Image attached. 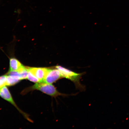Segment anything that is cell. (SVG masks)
<instances>
[{
	"mask_svg": "<svg viewBox=\"0 0 129 129\" xmlns=\"http://www.w3.org/2000/svg\"><path fill=\"white\" fill-rule=\"evenodd\" d=\"M10 71H18L24 67L17 59L12 58L10 59Z\"/></svg>",
	"mask_w": 129,
	"mask_h": 129,
	"instance_id": "cell-6",
	"label": "cell"
},
{
	"mask_svg": "<svg viewBox=\"0 0 129 129\" xmlns=\"http://www.w3.org/2000/svg\"><path fill=\"white\" fill-rule=\"evenodd\" d=\"M7 85V75L0 76V89Z\"/></svg>",
	"mask_w": 129,
	"mask_h": 129,
	"instance_id": "cell-8",
	"label": "cell"
},
{
	"mask_svg": "<svg viewBox=\"0 0 129 129\" xmlns=\"http://www.w3.org/2000/svg\"><path fill=\"white\" fill-rule=\"evenodd\" d=\"M55 68L60 72L63 78H66L71 81L77 86H79L80 85V80L82 74L76 73L61 66H57Z\"/></svg>",
	"mask_w": 129,
	"mask_h": 129,
	"instance_id": "cell-2",
	"label": "cell"
},
{
	"mask_svg": "<svg viewBox=\"0 0 129 129\" xmlns=\"http://www.w3.org/2000/svg\"><path fill=\"white\" fill-rule=\"evenodd\" d=\"M27 79L30 81L34 82V83H41V81L30 71L29 70V69Z\"/></svg>",
	"mask_w": 129,
	"mask_h": 129,
	"instance_id": "cell-7",
	"label": "cell"
},
{
	"mask_svg": "<svg viewBox=\"0 0 129 129\" xmlns=\"http://www.w3.org/2000/svg\"><path fill=\"white\" fill-rule=\"evenodd\" d=\"M38 90L45 94L53 97L56 98L58 96H67V94L59 92L54 85L51 84L44 83H37L33 86L25 89L22 92V94H25L29 92Z\"/></svg>",
	"mask_w": 129,
	"mask_h": 129,
	"instance_id": "cell-1",
	"label": "cell"
},
{
	"mask_svg": "<svg viewBox=\"0 0 129 129\" xmlns=\"http://www.w3.org/2000/svg\"><path fill=\"white\" fill-rule=\"evenodd\" d=\"M0 96L3 99L6 100V101L11 103L13 105L15 106L21 113L23 114L24 116L29 121H31V120L29 118L28 115H27L25 113L22 112L21 110L19 109V108L18 107L17 105L16 104L15 102H14L13 99L10 92L9 91L7 87L5 86L0 89Z\"/></svg>",
	"mask_w": 129,
	"mask_h": 129,
	"instance_id": "cell-3",
	"label": "cell"
},
{
	"mask_svg": "<svg viewBox=\"0 0 129 129\" xmlns=\"http://www.w3.org/2000/svg\"><path fill=\"white\" fill-rule=\"evenodd\" d=\"M49 69L46 68H30L29 70L43 83Z\"/></svg>",
	"mask_w": 129,
	"mask_h": 129,
	"instance_id": "cell-5",
	"label": "cell"
},
{
	"mask_svg": "<svg viewBox=\"0 0 129 129\" xmlns=\"http://www.w3.org/2000/svg\"><path fill=\"white\" fill-rule=\"evenodd\" d=\"M62 78L60 72L58 69H49L43 83L52 84Z\"/></svg>",
	"mask_w": 129,
	"mask_h": 129,
	"instance_id": "cell-4",
	"label": "cell"
}]
</instances>
